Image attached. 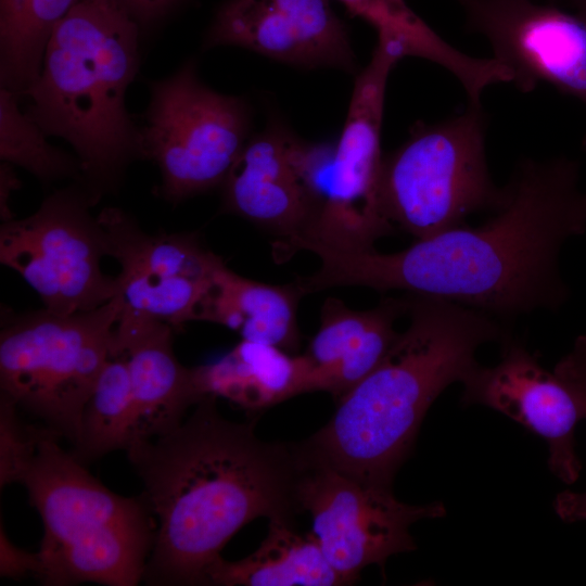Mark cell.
Returning <instances> with one entry per match:
<instances>
[{"label":"cell","mask_w":586,"mask_h":586,"mask_svg":"<svg viewBox=\"0 0 586 586\" xmlns=\"http://www.w3.org/2000/svg\"><path fill=\"white\" fill-rule=\"evenodd\" d=\"M211 586H343L311 532L294 522L270 520L259 547L238 561L219 557L205 572Z\"/></svg>","instance_id":"obj_21"},{"label":"cell","mask_w":586,"mask_h":586,"mask_svg":"<svg viewBox=\"0 0 586 586\" xmlns=\"http://www.w3.org/2000/svg\"><path fill=\"white\" fill-rule=\"evenodd\" d=\"M303 296L295 282L263 283L222 265L215 275L200 320L234 330L242 340L295 354L301 344L296 313Z\"/></svg>","instance_id":"obj_20"},{"label":"cell","mask_w":586,"mask_h":586,"mask_svg":"<svg viewBox=\"0 0 586 586\" xmlns=\"http://www.w3.org/2000/svg\"><path fill=\"white\" fill-rule=\"evenodd\" d=\"M553 373L572 393L582 420H586V334L576 337L572 351L558 361ZM553 508L563 522L586 521V492L563 491L556 496Z\"/></svg>","instance_id":"obj_27"},{"label":"cell","mask_w":586,"mask_h":586,"mask_svg":"<svg viewBox=\"0 0 586 586\" xmlns=\"http://www.w3.org/2000/svg\"><path fill=\"white\" fill-rule=\"evenodd\" d=\"M409 326L380 364L345 393L328 423L300 442L303 457L392 487L426 411L479 364L475 353L510 336L506 323L445 298L407 294Z\"/></svg>","instance_id":"obj_3"},{"label":"cell","mask_w":586,"mask_h":586,"mask_svg":"<svg viewBox=\"0 0 586 586\" xmlns=\"http://www.w3.org/2000/svg\"><path fill=\"white\" fill-rule=\"evenodd\" d=\"M494 367L477 364L462 381L461 403L483 405L517 421L548 445V467L563 483L579 477L575 428L582 416L569 388L537 357L509 336Z\"/></svg>","instance_id":"obj_14"},{"label":"cell","mask_w":586,"mask_h":586,"mask_svg":"<svg viewBox=\"0 0 586 586\" xmlns=\"http://www.w3.org/2000/svg\"><path fill=\"white\" fill-rule=\"evenodd\" d=\"M106 255L120 266L116 276L120 313L157 320L174 329L200 320L221 257L204 246L198 234L144 231L117 207L98 215Z\"/></svg>","instance_id":"obj_12"},{"label":"cell","mask_w":586,"mask_h":586,"mask_svg":"<svg viewBox=\"0 0 586 586\" xmlns=\"http://www.w3.org/2000/svg\"><path fill=\"white\" fill-rule=\"evenodd\" d=\"M298 482L300 512L311 518V534L344 585L372 564L384 575L386 560L417 548L410 526L446 514L443 502L410 505L392 487L367 483L304 459Z\"/></svg>","instance_id":"obj_11"},{"label":"cell","mask_w":586,"mask_h":586,"mask_svg":"<svg viewBox=\"0 0 586 586\" xmlns=\"http://www.w3.org/2000/svg\"><path fill=\"white\" fill-rule=\"evenodd\" d=\"M232 46L304 68L354 73L356 56L329 0H226L204 48Z\"/></svg>","instance_id":"obj_15"},{"label":"cell","mask_w":586,"mask_h":586,"mask_svg":"<svg viewBox=\"0 0 586 586\" xmlns=\"http://www.w3.org/2000/svg\"><path fill=\"white\" fill-rule=\"evenodd\" d=\"M139 24L115 0H80L55 26L25 112L47 136L66 140L80 164L76 181L93 205L142 158L140 128L126 93L140 60Z\"/></svg>","instance_id":"obj_4"},{"label":"cell","mask_w":586,"mask_h":586,"mask_svg":"<svg viewBox=\"0 0 586 586\" xmlns=\"http://www.w3.org/2000/svg\"><path fill=\"white\" fill-rule=\"evenodd\" d=\"M174 330L165 322L122 313L114 326L110 349L124 355L131 383L136 412L132 445L174 430L187 409L204 398L193 368L182 366L175 355Z\"/></svg>","instance_id":"obj_16"},{"label":"cell","mask_w":586,"mask_h":586,"mask_svg":"<svg viewBox=\"0 0 586 586\" xmlns=\"http://www.w3.org/2000/svg\"><path fill=\"white\" fill-rule=\"evenodd\" d=\"M355 16L371 24L378 38L396 43L405 56L436 63L453 74L466 91L480 89L487 80V59L468 55L451 47L430 28L405 0H339Z\"/></svg>","instance_id":"obj_22"},{"label":"cell","mask_w":586,"mask_h":586,"mask_svg":"<svg viewBox=\"0 0 586 586\" xmlns=\"http://www.w3.org/2000/svg\"><path fill=\"white\" fill-rule=\"evenodd\" d=\"M139 24L151 26L167 16L183 0H115Z\"/></svg>","instance_id":"obj_29"},{"label":"cell","mask_w":586,"mask_h":586,"mask_svg":"<svg viewBox=\"0 0 586 586\" xmlns=\"http://www.w3.org/2000/svg\"><path fill=\"white\" fill-rule=\"evenodd\" d=\"M40 571V557L38 552L26 551L14 545L0 521V575L2 577L17 578L27 574L38 576Z\"/></svg>","instance_id":"obj_28"},{"label":"cell","mask_w":586,"mask_h":586,"mask_svg":"<svg viewBox=\"0 0 586 586\" xmlns=\"http://www.w3.org/2000/svg\"><path fill=\"white\" fill-rule=\"evenodd\" d=\"M216 398L205 396L177 428L126 451L156 525L148 585H203L243 526L257 518L294 522L301 513L298 443L260 440L255 419L224 418Z\"/></svg>","instance_id":"obj_2"},{"label":"cell","mask_w":586,"mask_h":586,"mask_svg":"<svg viewBox=\"0 0 586 586\" xmlns=\"http://www.w3.org/2000/svg\"><path fill=\"white\" fill-rule=\"evenodd\" d=\"M149 89L139 128L142 158L160 170L157 194L176 204L220 187L250 138L247 103L204 85L193 60Z\"/></svg>","instance_id":"obj_8"},{"label":"cell","mask_w":586,"mask_h":586,"mask_svg":"<svg viewBox=\"0 0 586 586\" xmlns=\"http://www.w3.org/2000/svg\"><path fill=\"white\" fill-rule=\"evenodd\" d=\"M122 306L116 294L90 311L59 315L43 308L5 317L0 393L73 444L82 408L110 356Z\"/></svg>","instance_id":"obj_7"},{"label":"cell","mask_w":586,"mask_h":586,"mask_svg":"<svg viewBox=\"0 0 586 586\" xmlns=\"http://www.w3.org/2000/svg\"><path fill=\"white\" fill-rule=\"evenodd\" d=\"M400 59L387 42L378 40L354 84L323 204L302 237L273 244L277 259L313 246L372 250L377 240L395 232L380 211L378 189L385 89L391 69Z\"/></svg>","instance_id":"obj_9"},{"label":"cell","mask_w":586,"mask_h":586,"mask_svg":"<svg viewBox=\"0 0 586 586\" xmlns=\"http://www.w3.org/2000/svg\"><path fill=\"white\" fill-rule=\"evenodd\" d=\"M21 188L13 165L2 162L0 166V216L2 222L13 219V214L9 207V200L13 191Z\"/></svg>","instance_id":"obj_30"},{"label":"cell","mask_w":586,"mask_h":586,"mask_svg":"<svg viewBox=\"0 0 586 586\" xmlns=\"http://www.w3.org/2000/svg\"><path fill=\"white\" fill-rule=\"evenodd\" d=\"M92 206L75 181L49 194L31 215L1 224V264L15 270L52 313L90 311L117 294L116 277L101 268L105 239Z\"/></svg>","instance_id":"obj_10"},{"label":"cell","mask_w":586,"mask_h":586,"mask_svg":"<svg viewBox=\"0 0 586 586\" xmlns=\"http://www.w3.org/2000/svg\"><path fill=\"white\" fill-rule=\"evenodd\" d=\"M135 434L136 412L127 362L123 354L110 349L82 408L72 453L87 463L112 451H127Z\"/></svg>","instance_id":"obj_24"},{"label":"cell","mask_w":586,"mask_h":586,"mask_svg":"<svg viewBox=\"0 0 586 586\" xmlns=\"http://www.w3.org/2000/svg\"><path fill=\"white\" fill-rule=\"evenodd\" d=\"M80 0H0V82L21 100L40 74L50 36Z\"/></svg>","instance_id":"obj_23"},{"label":"cell","mask_w":586,"mask_h":586,"mask_svg":"<svg viewBox=\"0 0 586 586\" xmlns=\"http://www.w3.org/2000/svg\"><path fill=\"white\" fill-rule=\"evenodd\" d=\"M461 2L471 27L485 36L520 91L545 82L586 105L585 21L530 0Z\"/></svg>","instance_id":"obj_13"},{"label":"cell","mask_w":586,"mask_h":586,"mask_svg":"<svg viewBox=\"0 0 586 586\" xmlns=\"http://www.w3.org/2000/svg\"><path fill=\"white\" fill-rule=\"evenodd\" d=\"M200 394L224 397L258 413L310 392V366L304 355L241 340L219 360L193 368Z\"/></svg>","instance_id":"obj_19"},{"label":"cell","mask_w":586,"mask_h":586,"mask_svg":"<svg viewBox=\"0 0 586 586\" xmlns=\"http://www.w3.org/2000/svg\"><path fill=\"white\" fill-rule=\"evenodd\" d=\"M487 116L481 102L436 124H416L408 139L383 155L378 200L382 215L416 240L497 211L506 186L493 181L486 158Z\"/></svg>","instance_id":"obj_6"},{"label":"cell","mask_w":586,"mask_h":586,"mask_svg":"<svg viewBox=\"0 0 586 586\" xmlns=\"http://www.w3.org/2000/svg\"><path fill=\"white\" fill-rule=\"evenodd\" d=\"M505 186V203L479 227L463 224L387 254L315 246L310 252L320 267L298 283L305 294L367 286L436 296L506 324L537 310H559L570 297L561 250L586 232L581 164L564 155L522 158Z\"/></svg>","instance_id":"obj_1"},{"label":"cell","mask_w":586,"mask_h":586,"mask_svg":"<svg viewBox=\"0 0 586 586\" xmlns=\"http://www.w3.org/2000/svg\"><path fill=\"white\" fill-rule=\"evenodd\" d=\"M46 428L17 483L43 523L37 578L48 586L143 581L155 521L143 497H125L94 477Z\"/></svg>","instance_id":"obj_5"},{"label":"cell","mask_w":586,"mask_h":586,"mask_svg":"<svg viewBox=\"0 0 586 586\" xmlns=\"http://www.w3.org/2000/svg\"><path fill=\"white\" fill-rule=\"evenodd\" d=\"M408 295L383 297L366 310L328 297L320 324L303 354L310 366V392L322 391L337 402L384 358L399 332L395 321L407 315Z\"/></svg>","instance_id":"obj_18"},{"label":"cell","mask_w":586,"mask_h":586,"mask_svg":"<svg viewBox=\"0 0 586 586\" xmlns=\"http://www.w3.org/2000/svg\"><path fill=\"white\" fill-rule=\"evenodd\" d=\"M21 99L11 90L0 89V157L18 166L44 183L80 177L76 156L48 143L40 126L21 109Z\"/></svg>","instance_id":"obj_25"},{"label":"cell","mask_w":586,"mask_h":586,"mask_svg":"<svg viewBox=\"0 0 586 586\" xmlns=\"http://www.w3.org/2000/svg\"><path fill=\"white\" fill-rule=\"evenodd\" d=\"M220 189L222 212L277 235L275 243L303 235L314 216L313 204L289 161L281 126L249 138Z\"/></svg>","instance_id":"obj_17"},{"label":"cell","mask_w":586,"mask_h":586,"mask_svg":"<svg viewBox=\"0 0 586 586\" xmlns=\"http://www.w3.org/2000/svg\"><path fill=\"white\" fill-rule=\"evenodd\" d=\"M18 407L0 393V486L17 483L18 477L46 430V425H30L18 417Z\"/></svg>","instance_id":"obj_26"}]
</instances>
